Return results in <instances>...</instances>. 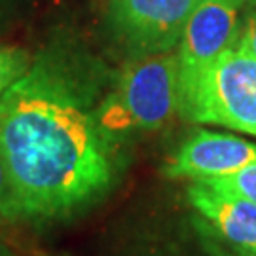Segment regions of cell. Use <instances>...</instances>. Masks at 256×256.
I'll return each mask as SVG.
<instances>
[{"label": "cell", "instance_id": "6da1fadb", "mask_svg": "<svg viewBox=\"0 0 256 256\" xmlns=\"http://www.w3.org/2000/svg\"><path fill=\"white\" fill-rule=\"evenodd\" d=\"M95 95V80L55 54L0 95V156L19 216H64L110 190L120 144L99 126Z\"/></svg>", "mask_w": 256, "mask_h": 256}, {"label": "cell", "instance_id": "7a4b0ae2", "mask_svg": "<svg viewBox=\"0 0 256 256\" xmlns=\"http://www.w3.org/2000/svg\"><path fill=\"white\" fill-rule=\"evenodd\" d=\"M178 110V57L173 52L137 57L99 101L97 120L114 142L164 128Z\"/></svg>", "mask_w": 256, "mask_h": 256}, {"label": "cell", "instance_id": "3957f363", "mask_svg": "<svg viewBox=\"0 0 256 256\" xmlns=\"http://www.w3.org/2000/svg\"><path fill=\"white\" fill-rule=\"evenodd\" d=\"M178 114L256 137V59L238 44L230 48L178 104Z\"/></svg>", "mask_w": 256, "mask_h": 256}, {"label": "cell", "instance_id": "277c9868", "mask_svg": "<svg viewBox=\"0 0 256 256\" xmlns=\"http://www.w3.org/2000/svg\"><path fill=\"white\" fill-rule=\"evenodd\" d=\"M243 0H200L178 42V104L184 102L209 68L238 44Z\"/></svg>", "mask_w": 256, "mask_h": 256}, {"label": "cell", "instance_id": "5b68a950", "mask_svg": "<svg viewBox=\"0 0 256 256\" xmlns=\"http://www.w3.org/2000/svg\"><path fill=\"white\" fill-rule=\"evenodd\" d=\"M198 0H110V25L137 55L167 54L178 46Z\"/></svg>", "mask_w": 256, "mask_h": 256}, {"label": "cell", "instance_id": "8992f818", "mask_svg": "<svg viewBox=\"0 0 256 256\" xmlns=\"http://www.w3.org/2000/svg\"><path fill=\"white\" fill-rule=\"evenodd\" d=\"M252 164H256V144L226 133L198 131L178 148L165 174L202 182L230 176Z\"/></svg>", "mask_w": 256, "mask_h": 256}, {"label": "cell", "instance_id": "52a82bcc", "mask_svg": "<svg viewBox=\"0 0 256 256\" xmlns=\"http://www.w3.org/2000/svg\"><path fill=\"white\" fill-rule=\"evenodd\" d=\"M188 198L236 254L256 256V203L207 182H194Z\"/></svg>", "mask_w": 256, "mask_h": 256}, {"label": "cell", "instance_id": "ba28073f", "mask_svg": "<svg viewBox=\"0 0 256 256\" xmlns=\"http://www.w3.org/2000/svg\"><path fill=\"white\" fill-rule=\"evenodd\" d=\"M30 68L28 55L19 48L0 46V95Z\"/></svg>", "mask_w": 256, "mask_h": 256}, {"label": "cell", "instance_id": "9c48e42d", "mask_svg": "<svg viewBox=\"0 0 256 256\" xmlns=\"http://www.w3.org/2000/svg\"><path fill=\"white\" fill-rule=\"evenodd\" d=\"M202 182L212 184L216 188H222L226 192H232L239 198H243V200L256 203V164L247 165V167L239 169L238 173L224 176V178L202 180Z\"/></svg>", "mask_w": 256, "mask_h": 256}, {"label": "cell", "instance_id": "30bf717a", "mask_svg": "<svg viewBox=\"0 0 256 256\" xmlns=\"http://www.w3.org/2000/svg\"><path fill=\"white\" fill-rule=\"evenodd\" d=\"M19 210L18 203L14 198V190H12V182H10L8 169L4 165V160L0 156V220L18 218Z\"/></svg>", "mask_w": 256, "mask_h": 256}, {"label": "cell", "instance_id": "8fae6325", "mask_svg": "<svg viewBox=\"0 0 256 256\" xmlns=\"http://www.w3.org/2000/svg\"><path fill=\"white\" fill-rule=\"evenodd\" d=\"M238 46H241L247 54H250L256 59V10L248 16L247 25L241 28Z\"/></svg>", "mask_w": 256, "mask_h": 256}, {"label": "cell", "instance_id": "7c38bea8", "mask_svg": "<svg viewBox=\"0 0 256 256\" xmlns=\"http://www.w3.org/2000/svg\"><path fill=\"white\" fill-rule=\"evenodd\" d=\"M236 256H239V254H236Z\"/></svg>", "mask_w": 256, "mask_h": 256}, {"label": "cell", "instance_id": "4fadbf2b", "mask_svg": "<svg viewBox=\"0 0 256 256\" xmlns=\"http://www.w3.org/2000/svg\"><path fill=\"white\" fill-rule=\"evenodd\" d=\"M198 2H200V0H198Z\"/></svg>", "mask_w": 256, "mask_h": 256}, {"label": "cell", "instance_id": "5bb4252c", "mask_svg": "<svg viewBox=\"0 0 256 256\" xmlns=\"http://www.w3.org/2000/svg\"><path fill=\"white\" fill-rule=\"evenodd\" d=\"M254 2H256V0H254Z\"/></svg>", "mask_w": 256, "mask_h": 256}]
</instances>
